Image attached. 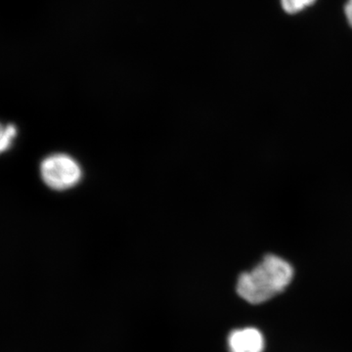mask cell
<instances>
[{"label":"cell","instance_id":"cell-6","mask_svg":"<svg viewBox=\"0 0 352 352\" xmlns=\"http://www.w3.org/2000/svg\"><path fill=\"white\" fill-rule=\"evenodd\" d=\"M347 22L352 28V0H347L346 7H344Z\"/></svg>","mask_w":352,"mask_h":352},{"label":"cell","instance_id":"cell-3","mask_svg":"<svg viewBox=\"0 0 352 352\" xmlns=\"http://www.w3.org/2000/svg\"><path fill=\"white\" fill-rule=\"evenodd\" d=\"M228 347L230 352H263V333L254 328L233 331L228 337Z\"/></svg>","mask_w":352,"mask_h":352},{"label":"cell","instance_id":"cell-2","mask_svg":"<svg viewBox=\"0 0 352 352\" xmlns=\"http://www.w3.org/2000/svg\"><path fill=\"white\" fill-rule=\"evenodd\" d=\"M41 176L46 186L55 191H65L82 180V170L76 160L63 153L50 155L41 162Z\"/></svg>","mask_w":352,"mask_h":352},{"label":"cell","instance_id":"cell-1","mask_svg":"<svg viewBox=\"0 0 352 352\" xmlns=\"http://www.w3.org/2000/svg\"><path fill=\"white\" fill-rule=\"evenodd\" d=\"M294 273L288 261L277 254H267L251 271L238 278V295L252 305L267 302L291 284Z\"/></svg>","mask_w":352,"mask_h":352},{"label":"cell","instance_id":"cell-4","mask_svg":"<svg viewBox=\"0 0 352 352\" xmlns=\"http://www.w3.org/2000/svg\"><path fill=\"white\" fill-rule=\"evenodd\" d=\"M18 136V129L13 124L0 122V155L4 154L13 147Z\"/></svg>","mask_w":352,"mask_h":352},{"label":"cell","instance_id":"cell-5","mask_svg":"<svg viewBox=\"0 0 352 352\" xmlns=\"http://www.w3.org/2000/svg\"><path fill=\"white\" fill-rule=\"evenodd\" d=\"M316 0H281L284 11L288 14L302 12L307 7L314 6Z\"/></svg>","mask_w":352,"mask_h":352}]
</instances>
